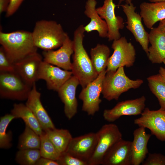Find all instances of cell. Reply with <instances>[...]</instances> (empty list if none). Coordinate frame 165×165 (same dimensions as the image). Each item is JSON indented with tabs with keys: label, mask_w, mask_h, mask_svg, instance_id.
Segmentation results:
<instances>
[{
	"label": "cell",
	"mask_w": 165,
	"mask_h": 165,
	"mask_svg": "<svg viewBox=\"0 0 165 165\" xmlns=\"http://www.w3.org/2000/svg\"><path fill=\"white\" fill-rule=\"evenodd\" d=\"M84 26L80 25L75 31L72 71L78 79L82 88L94 80L98 76L83 45L85 32Z\"/></svg>",
	"instance_id": "1"
},
{
	"label": "cell",
	"mask_w": 165,
	"mask_h": 165,
	"mask_svg": "<svg viewBox=\"0 0 165 165\" xmlns=\"http://www.w3.org/2000/svg\"><path fill=\"white\" fill-rule=\"evenodd\" d=\"M0 44L8 57L14 64L37 52L32 32L28 31L6 33L1 31Z\"/></svg>",
	"instance_id": "2"
},
{
	"label": "cell",
	"mask_w": 165,
	"mask_h": 165,
	"mask_svg": "<svg viewBox=\"0 0 165 165\" xmlns=\"http://www.w3.org/2000/svg\"><path fill=\"white\" fill-rule=\"evenodd\" d=\"M31 32L35 46L44 51L60 47L68 35L60 24L53 20L38 21Z\"/></svg>",
	"instance_id": "3"
},
{
	"label": "cell",
	"mask_w": 165,
	"mask_h": 165,
	"mask_svg": "<svg viewBox=\"0 0 165 165\" xmlns=\"http://www.w3.org/2000/svg\"><path fill=\"white\" fill-rule=\"evenodd\" d=\"M143 81L132 80L125 74L124 67L119 68L115 72H106L102 82L101 93L108 101L118 100L121 94L131 89L138 88Z\"/></svg>",
	"instance_id": "4"
},
{
	"label": "cell",
	"mask_w": 165,
	"mask_h": 165,
	"mask_svg": "<svg viewBox=\"0 0 165 165\" xmlns=\"http://www.w3.org/2000/svg\"><path fill=\"white\" fill-rule=\"evenodd\" d=\"M32 87L15 71L0 72L1 98L19 101L27 100Z\"/></svg>",
	"instance_id": "5"
},
{
	"label": "cell",
	"mask_w": 165,
	"mask_h": 165,
	"mask_svg": "<svg viewBox=\"0 0 165 165\" xmlns=\"http://www.w3.org/2000/svg\"><path fill=\"white\" fill-rule=\"evenodd\" d=\"M97 143L94 153L88 162V165L101 164L105 154L116 142L122 139L118 127L114 123L105 124L96 133Z\"/></svg>",
	"instance_id": "6"
},
{
	"label": "cell",
	"mask_w": 165,
	"mask_h": 165,
	"mask_svg": "<svg viewBox=\"0 0 165 165\" xmlns=\"http://www.w3.org/2000/svg\"><path fill=\"white\" fill-rule=\"evenodd\" d=\"M112 48L113 52L109 58L106 72H115L119 67L133 65L136 59L135 49L125 37L113 41Z\"/></svg>",
	"instance_id": "7"
},
{
	"label": "cell",
	"mask_w": 165,
	"mask_h": 165,
	"mask_svg": "<svg viewBox=\"0 0 165 165\" xmlns=\"http://www.w3.org/2000/svg\"><path fill=\"white\" fill-rule=\"evenodd\" d=\"M106 73V69L101 72L94 80L82 88L79 95V98L82 101V110L88 115L94 116L99 110L102 101L100 97Z\"/></svg>",
	"instance_id": "8"
},
{
	"label": "cell",
	"mask_w": 165,
	"mask_h": 165,
	"mask_svg": "<svg viewBox=\"0 0 165 165\" xmlns=\"http://www.w3.org/2000/svg\"><path fill=\"white\" fill-rule=\"evenodd\" d=\"M127 17L126 28L134 36L147 55L148 53V34L142 22L140 14L135 12L136 7L132 3L120 5Z\"/></svg>",
	"instance_id": "9"
},
{
	"label": "cell",
	"mask_w": 165,
	"mask_h": 165,
	"mask_svg": "<svg viewBox=\"0 0 165 165\" xmlns=\"http://www.w3.org/2000/svg\"><path fill=\"white\" fill-rule=\"evenodd\" d=\"M134 123L139 127L148 129L152 135L165 142V110L160 108L152 110L145 108L141 116L134 120Z\"/></svg>",
	"instance_id": "10"
},
{
	"label": "cell",
	"mask_w": 165,
	"mask_h": 165,
	"mask_svg": "<svg viewBox=\"0 0 165 165\" xmlns=\"http://www.w3.org/2000/svg\"><path fill=\"white\" fill-rule=\"evenodd\" d=\"M146 100L145 96H142L119 102L112 108L105 109L103 117L105 120L112 122L122 116L141 115L145 108Z\"/></svg>",
	"instance_id": "11"
},
{
	"label": "cell",
	"mask_w": 165,
	"mask_h": 165,
	"mask_svg": "<svg viewBox=\"0 0 165 165\" xmlns=\"http://www.w3.org/2000/svg\"><path fill=\"white\" fill-rule=\"evenodd\" d=\"M97 143L96 133L90 132L73 138L66 152L88 164L94 153Z\"/></svg>",
	"instance_id": "12"
},
{
	"label": "cell",
	"mask_w": 165,
	"mask_h": 165,
	"mask_svg": "<svg viewBox=\"0 0 165 165\" xmlns=\"http://www.w3.org/2000/svg\"><path fill=\"white\" fill-rule=\"evenodd\" d=\"M113 0H104L103 6L96 8L98 13L107 25V38L109 41L119 38L121 37L119 30L123 29L124 26L123 18L116 15V5Z\"/></svg>",
	"instance_id": "13"
},
{
	"label": "cell",
	"mask_w": 165,
	"mask_h": 165,
	"mask_svg": "<svg viewBox=\"0 0 165 165\" xmlns=\"http://www.w3.org/2000/svg\"><path fill=\"white\" fill-rule=\"evenodd\" d=\"M72 75V71L62 69L43 61L39 70L38 79L44 80L48 89L57 91Z\"/></svg>",
	"instance_id": "14"
},
{
	"label": "cell",
	"mask_w": 165,
	"mask_h": 165,
	"mask_svg": "<svg viewBox=\"0 0 165 165\" xmlns=\"http://www.w3.org/2000/svg\"><path fill=\"white\" fill-rule=\"evenodd\" d=\"M57 50L43 51V61L63 69L71 70L72 63L70 58L74 52V45L68 36L62 45Z\"/></svg>",
	"instance_id": "15"
},
{
	"label": "cell",
	"mask_w": 165,
	"mask_h": 165,
	"mask_svg": "<svg viewBox=\"0 0 165 165\" xmlns=\"http://www.w3.org/2000/svg\"><path fill=\"white\" fill-rule=\"evenodd\" d=\"M131 141L122 139L112 146L104 156L101 165H131Z\"/></svg>",
	"instance_id": "16"
},
{
	"label": "cell",
	"mask_w": 165,
	"mask_h": 165,
	"mask_svg": "<svg viewBox=\"0 0 165 165\" xmlns=\"http://www.w3.org/2000/svg\"><path fill=\"white\" fill-rule=\"evenodd\" d=\"M79 84L78 78L73 75L57 91L64 105L65 115L69 120L71 119L77 113L78 103L76 97V91Z\"/></svg>",
	"instance_id": "17"
},
{
	"label": "cell",
	"mask_w": 165,
	"mask_h": 165,
	"mask_svg": "<svg viewBox=\"0 0 165 165\" xmlns=\"http://www.w3.org/2000/svg\"><path fill=\"white\" fill-rule=\"evenodd\" d=\"M43 61L42 56L37 52L15 63V71L27 83L33 86L38 80Z\"/></svg>",
	"instance_id": "18"
},
{
	"label": "cell",
	"mask_w": 165,
	"mask_h": 165,
	"mask_svg": "<svg viewBox=\"0 0 165 165\" xmlns=\"http://www.w3.org/2000/svg\"><path fill=\"white\" fill-rule=\"evenodd\" d=\"M41 93L37 90L35 83L25 105L35 116L44 131L54 129V124L41 102Z\"/></svg>",
	"instance_id": "19"
},
{
	"label": "cell",
	"mask_w": 165,
	"mask_h": 165,
	"mask_svg": "<svg viewBox=\"0 0 165 165\" xmlns=\"http://www.w3.org/2000/svg\"><path fill=\"white\" fill-rule=\"evenodd\" d=\"M145 127H139L133 132L131 141L132 165H139L144 161L148 154L147 145L152 135L147 134Z\"/></svg>",
	"instance_id": "20"
},
{
	"label": "cell",
	"mask_w": 165,
	"mask_h": 165,
	"mask_svg": "<svg viewBox=\"0 0 165 165\" xmlns=\"http://www.w3.org/2000/svg\"><path fill=\"white\" fill-rule=\"evenodd\" d=\"M148 47L147 56L152 64H161L165 59V33L158 27L153 28L148 34Z\"/></svg>",
	"instance_id": "21"
},
{
	"label": "cell",
	"mask_w": 165,
	"mask_h": 165,
	"mask_svg": "<svg viewBox=\"0 0 165 165\" xmlns=\"http://www.w3.org/2000/svg\"><path fill=\"white\" fill-rule=\"evenodd\" d=\"M97 4L95 0H88L86 2L84 13L90 19V20L88 24L84 26V29L85 31L88 33L96 31L100 37L107 38V25L105 21L98 13L96 8Z\"/></svg>",
	"instance_id": "22"
},
{
	"label": "cell",
	"mask_w": 165,
	"mask_h": 165,
	"mask_svg": "<svg viewBox=\"0 0 165 165\" xmlns=\"http://www.w3.org/2000/svg\"><path fill=\"white\" fill-rule=\"evenodd\" d=\"M140 15L145 26L153 28L157 22L165 19V2L156 3L143 2L140 6Z\"/></svg>",
	"instance_id": "23"
},
{
	"label": "cell",
	"mask_w": 165,
	"mask_h": 165,
	"mask_svg": "<svg viewBox=\"0 0 165 165\" xmlns=\"http://www.w3.org/2000/svg\"><path fill=\"white\" fill-rule=\"evenodd\" d=\"M11 113L16 118H21L27 125L39 135L44 132L39 122L31 110L25 104H15Z\"/></svg>",
	"instance_id": "24"
},
{
	"label": "cell",
	"mask_w": 165,
	"mask_h": 165,
	"mask_svg": "<svg viewBox=\"0 0 165 165\" xmlns=\"http://www.w3.org/2000/svg\"><path fill=\"white\" fill-rule=\"evenodd\" d=\"M110 54L109 47L104 44H98L91 49V60L94 70L98 75L106 69Z\"/></svg>",
	"instance_id": "25"
},
{
	"label": "cell",
	"mask_w": 165,
	"mask_h": 165,
	"mask_svg": "<svg viewBox=\"0 0 165 165\" xmlns=\"http://www.w3.org/2000/svg\"><path fill=\"white\" fill-rule=\"evenodd\" d=\"M57 150L61 153L66 152L73 137L68 130L53 129L44 131Z\"/></svg>",
	"instance_id": "26"
},
{
	"label": "cell",
	"mask_w": 165,
	"mask_h": 165,
	"mask_svg": "<svg viewBox=\"0 0 165 165\" xmlns=\"http://www.w3.org/2000/svg\"><path fill=\"white\" fill-rule=\"evenodd\" d=\"M149 88L156 97L161 109L165 110V81L159 74L147 78Z\"/></svg>",
	"instance_id": "27"
},
{
	"label": "cell",
	"mask_w": 165,
	"mask_h": 165,
	"mask_svg": "<svg viewBox=\"0 0 165 165\" xmlns=\"http://www.w3.org/2000/svg\"><path fill=\"white\" fill-rule=\"evenodd\" d=\"M40 143V135L25 125L24 130L19 138L18 144L19 149H39Z\"/></svg>",
	"instance_id": "28"
},
{
	"label": "cell",
	"mask_w": 165,
	"mask_h": 165,
	"mask_svg": "<svg viewBox=\"0 0 165 165\" xmlns=\"http://www.w3.org/2000/svg\"><path fill=\"white\" fill-rule=\"evenodd\" d=\"M15 116L11 113L6 114L1 117L0 119V148L8 149L12 145V134L10 131L7 132V129L10 122Z\"/></svg>",
	"instance_id": "29"
},
{
	"label": "cell",
	"mask_w": 165,
	"mask_h": 165,
	"mask_svg": "<svg viewBox=\"0 0 165 165\" xmlns=\"http://www.w3.org/2000/svg\"><path fill=\"white\" fill-rule=\"evenodd\" d=\"M40 136L41 143L39 150L41 157L57 161L61 154L50 140L45 131Z\"/></svg>",
	"instance_id": "30"
},
{
	"label": "cell",
	"mask_w": 165,
	"mask_h": 165,
	"mask_svg": "<svg viewBox=\"0 0 165 165\" xmlns=\"http://www.w3.org/2000/svg\"><path fill=\"white\" fill-rule=\"evenodd\" d=\"M41 157L39 149H28L19 150L16 152L15 160L21 165H36Z\"/></svg>",
	"instance_id": "31"
},
{
	"label": "cell",
	"mask_w": 165,
	"mask_h": 165,
	"mask_svg": "<svg viewBox=\"0 0 165 165\" xmlns=\"http://www.w3.org/2000/svg\"><path fill=\"white\" fill-rule=\"evenodd\" d=\"M57 161L59 165H88L86 162L80 160L66 152L61 153Z\"/></svg>",
	"instance_id": "32"
},
{
	"label": "cell",
	"mask_w": 165,
	"mask_h": 165,
	"mask_svg": "<svg viewBox=\"0 0 165 165\" xmlns=\"http://www.w3.org/2000/svg\"><path fill=\"white\" fill-rule=\"evenodd\" d=\"M15 64L7 56L4 49L0 48V72H10L15 71Z\"/></svg>",
	"instance_id": "33"
},
{
	"label": "cell",
	"mask_w": 165,
	"mask_h": 165,
	"mask_svg": "<svg viewBox=\"0 0 165 165\" xmlns=\"http://www.w3.org/2000/svg\"><path fill=\"white\" fill-rule=\"evenodd\" d=\"M141 164L143 165H165V156L160 153H148V157Z\"/></svg>",
	"instance_id": "34"
},
{
	"label": "cell",
	"mask_w": 165,
	"mask_h": 165,
	"mask_svg": "<svg viewBox=\"0 0 165 165\" xmlns=\"http://www.w3.org/2000/svg\"><path fill=\"white\" fill-rule=\"evenodd\" d=\"M24 0H10L6 11V16L9 17L13 15L18 10Z\"/></svg>",
	"instance_id": "35"
},
{
	"label": "cell",
	"mask_w": 165,
	"mask_h": 165,
	"mask_svg": "<svg viewBox=\"0 0 165 165\" xmlns=\"http://www.w3.org/2000/svg\"><path fill=\"white\" fill-rule=\"evenodd\" d=\"M36 165H59L57 161L41 157L37 162Z\"/></svg>",
	"instance_id": "36"
},
{
	"label": "cell",
	"mask_w": 165,
	"mask_h": 165,
	"mask_svg": "<svg viewBox=\"0 0 165 165\" xmlns=\"http://www.w3.org/2000/svg\"><path fill=\"white\" fill-rule=\"evenodd\" d=\"M10 0H0V13L6 11Z\"/></svg>",
	"instance_id": "37"
},
{
	"label": "cell",
	"mask_w": 165,
	"mask_h": 165,
	"mask_svg": "<svg viewBox=\"0 0 165 165\" xmlns=\"http://www.w3.org/2000/svg\"><path fill=\"white\" fill-rule=\"evenodd\" d=\"M157 27L165 33V19L160 21Z\"/></svg>",
	"instance_id": "38"
},
{
	"label": "cell",
	"mask_w": 165,
	"mask_h": 165,
	"mask_svg": "<svg viewBox=\"0 0 165 165\" xmlns=\"http://www.w3.org/2000/svg\"><path fill=\"white\" fill-rule=\"evenodd\" d=\"M159 72L163 80L165 81V69L164 68L162 67H160L159 70Z\"/></svg>",
	"instance_id": "39"
},
{
	"label": "cell",
	"mask_w": 165,
	"mask_h": 165,
	"mask_svg": "<svg viewBox=\"0 0 165 165\" xmlns=\"http://www.w3.org/2000/svg\"><path fill=\"white\" fill-rule=\"evenodd\" d=\"M132 0H119L118 5L120 6L123 2H125L127 4H130L132 3Z\"/></svg>",
	"instance_id": "40"
},
{
	"label": "cell",
	"mask_w": 165,
	"mask_h": 165,
	"mask_svg": "<svg viewBox=\"0 0 165 165\" xmlns=\"http://www.w3.org/2000/svg\"><path fill=\"white\" fill-rule=\"evenodd\" d=\"M152 3H156L165 2V0H148Z\"/></svg>",
	"instance_id": "41"
},
{
	"label": "cell",
	"mask_w": 165,
	"mask_h": 165,
	"mask_svg": "<svg viewBox=\"0 0 165 165\" xmlns=\"http://www.w3.org/2000/svg\"><path fill=\"white\" fill-rule=\"evenodd\" d=\"M164 64V65H165V67H164V68L165 69V59L163 60V62Z\"/></svg>",
	"instance_id": "42"
}]
</instances>
